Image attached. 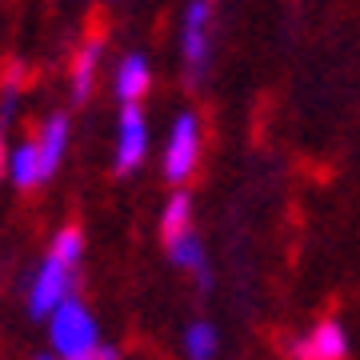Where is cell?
I'll return each mask as SVG.
<instances>
[{
	"label": "cell",
	"instance_id": "6da1fadb",
	"mask_svg": "<svg viewBox=\"0 0 360 360\" xmlns=\"http://www.w3.org/2000/svg\"><path fill=\"white\" fill-rule=\"evenodd\" d=\"M80 260H84V232L77 224H65V229L52 232L49 248H44V257L32 269L25 288V309L32 321H49L68 296H77Z\"/></svg>",
	"mask_w": 360,
	"mask_h": 360
},
{
	"label": "cell",
	"instance_id": "7a4b0ae2",
	"mask_svg": "<svg viewBox=\"0 0 360 360\" xmlns=\"http://www.w3.org/2000/svg\"><path fill=\"white\" fill-rule=\"evenodd\" d=\"M44 328H49V352H56L60 360H120L116 345L104 340L101 321L80 296H68L44 321Z\"/></svg>",
	"mask_w": 360,
	"mask_h": 360
},
{
	"label": "cell",
	"instance_id": "3957f363",
	"mask_svg": "<svg viewBox=\"0 0 360 360\" xmlns=\"http://www.w3.org/2000/svg\"><path fill=\"white\" fill-rule=\"evenodd\" d=\"M212 20H217V0H188L180 13V65L193 84H200L212 65Z\"/></svg>",
	"mask_w": 360,
	"mask_h": 360
},
{
	"label": "cell",
	"instance_id": "277c9868",
	"mask_svg": "<svg viewBox=\"0 0 360 360\" xmlns=\"http://www.w3.org/2000/svg\"><path fill=\"white\" fill-rule=\"evenodd\" d=\"M200 153H205V129H200V116L196 112H176V120L168 124L165 148H160V172L168 184H184L193 180V172L200 168Z\"/></svg>",
	"mask_w": 360,
	"mask_h": 360
},
{
	"label": "cell",
	"instance_id": "5b68a950",
	"mask_svg": "<svg viewBox=\"0 0 360 360\" xmlns=\"http://www.w3.org/2000/svg\"><path fill=\"white\" fill-rule=\"evenodd\" d=\"M148 148H153V132H148L144 104H120V112H116L112 172L116 176H132L148 160Z\"/></svg>",
	"mask_w": 360,
	"mask_h": 360
},
{
	"label": "cell",
	"instance_id": "8992f818",
	"mask_svg": "<svg viewBox=\"0 0 360 360\" xmlns=\"http://www.w3.org/2000/svg\"><path fill=\"white\" fill-rule=\"evenodd\" d=\"M348 328L336 316H324L312 328H304L300 336L288 340V356L292 360H348Z\"/></svg>",
	"mask_w": 360,
	"mask_h": 360
},
{
	"label": "cell",
	"instance_id": "52a82bcc",
	"mask_svg": "<svg viewBox=\"0 0 360 360\" xmlns=\"http://www.w3.org/2000/svg\"><path fill=\"white\" fill-rule=\"evenodd\" d=\"M101 65H104V37L101 32H92L77 44L72 52V65H68V89H72V101L84 104L96 89V80H101Z\"/></svg>",
	"mask_w": 360,
	"mask_h": 360
},
{
	"label": "cell",
	"instance_id": "ba28073f",
	"mask_svg": "<svg viewBox=\"0 0 360 360\" xmlns=\"http://www.w3.org/2000/svg\"><path fill=\"white\" fill-rule=\"evenodd\" d=\"M153 89V60L144 52H124L112 68V96L116 104H141Z\"/></svg>",
	"mask_w": 360,
	"mask_h": 360
},
{
	"label": "cell",
	"instance_id": "9c48e42d",
	"mask_svg": "<svg viewBox=\"0 0 360 360\" xmlns=\"http://www.w3.org/2000/svg\"><path fill=\"white\" fill-rule=\"evenodd\" d=\"M8 180H13L20 193H32L44 180H52L49 165H44V153H40L37 136H25V141L13 144V160H8Z\"/></svg>",
	"mask_w": 360,
	"mask_h": 360
},
{
	"label": "cell",
	"instance_id": "30bf717a",
	"mask_svg": "<svg viewBox=\"0 0 360 360\" xmlns=\"http://www.w3.org/2000/svg\"><path fill=\"white\" fill-rule=\"evenodd\" d=\"M165 252H168V264H172V269L188 272V276H196V281L208 284V248H205V240L196 236V229L165 240Z\"/></svg>",
	"mask_w": 360,
	"mask_h": 360
},
{
	"label": "cell",
	"instance_id": "8fae6325",
	"mask_svg": "<svg viewBox=\"0 0 360 360\" xmlns=\"http://www.w3.org/2000/svg\"><path fill=\"white\" fill-rule=\"evenodd\" d=\"M40 144V153H44V165H49V172L56 176V168L65 165V153H68V141H72V124H68L65 112H49L44 120H40V129L32 132Z\"/></svg>",
	"mask_w": 360,
	"mask_h": 360
},
{
	"label": "cell",
	"instance_id": "7c38bea8",
	"mask_svg": "<svg viewBox=\"0 0 360 360\" xmlns=\"http://www.w3.org/2000/svg\"><path fill=\"white\" fill-rule=\"evenodd\" d=\"M180 348H184V360H217L220 356V328L205 316L188 321L184 336H180Z\"/></svg>",
	"mask_w": 360,
	"mask_h": 360
},
{
	"label": "cell",
	"instance_id": "4fadbf2b",
	"mask_svg": "<svg viewBox=\"0 0 360 360\" xmlns=\"http://www.w3.org/2000/svg\"><path fill=\"white\" fill-rule=\"evenodd\" d=\"M188 229H193V196L184 193V188H176L165 200V208H160V245Z\"/></svg>",
	"mask_w": 360,
	"mask_h": 360
},
{
	"label": "cell",
	"instance_id": "5bb4252c",
	"mask_svg": "<svg viewBox=\"0 0 360 360\" xmlns=\"http://www.w3.org/2000/svg\"><path fill=\"white\" fill-rule=\"evenodd\" d=\"M20 92H25V80H20V68L4 72V84H0V129H8L20 112Z\"/></svg>",
	"mask_w": 360,
	"mask_h": 360
},
{
	"label": "cell",
	"instance_id": "9a60e30c",
	"mask_svg": "<svg viewBox=\"0 0 360 360\" xmlns=\"http://www.w3.org/2000/svg\"><path fill=\"white\" fill-rule=\"evenodd\" d=\"M8 160H13V144H8V136L0 129V180L8 176Z\"/></svg>",
	"mask_w": 360,
	"mask_h": 360
},
{
	"label": "cell",
	"instance_id": "2e32d148",
	"mask_svg": "<svg viewBox=\"0 0 360 360\" xmlns=\"http://www.w3.org/2000/svg\"><path fill=\"white\" fill-rule=\"evenodd\" d=\"M32 360H60L56 352H40V356H32Z\"/></svg>",
	"mask_w": 360,
	"mask_h": 360
}]
</instances>
